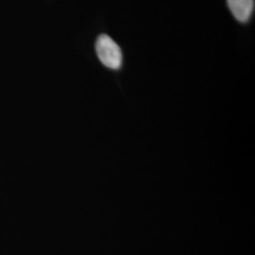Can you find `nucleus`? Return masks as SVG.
I'll use <instances>...</instances> for the list:
<instances>
[{
	"label": "nucleus",
	"mask_w": 255,
	"mask_h": 255,
	"mask_svg": "<svg viewBox=\"0 0 255 255\" xmlns=\"http://www.w3.org/2000/svg\"><path fill=\"white\" fill-rule=\"evenodd\" d=\"M96 51L101 63L112 69H119L122 64V52L111 37L102 34L96 43Z\"/></svg>",
	"instance_id": "obj_1"
},
{
	"label": "nucleus",
	"mask_w": 255,
	"mask_h": 255,
	"mask_svg": "<svg viewBox=\"0 0 255 255\" xmlns=\"http://www.w3.org/2000/svg\"><path fill=\"white\" fill-rule=\"evenodd\" d=\"M229 9L240 22H247L255 9V0H227Z\"/></svg>",
	"instance_id": "obj_2"
}]
</instances>
